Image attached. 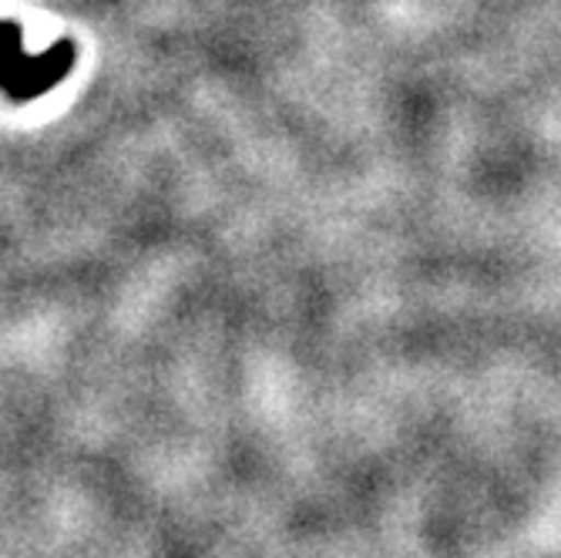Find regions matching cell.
Instances as JSON below:
<instances>
[{
  "label": "cell",
  "mask_w": 561,
  "mask_h": 558,
  "mask_svg": "<svg viewBox=\"0 0 561 558\" xmlns=\"http://www.w3.org/2000/svg\"><path fill=\"white\" fill-rule=\"evenodd\" d=\"M78 61V44L58 41L44 55H31L18 21H0V91L11 101H34L58 88Z\"/></svg>",
  "instance_id": "cell-1"
}]
</instances>
